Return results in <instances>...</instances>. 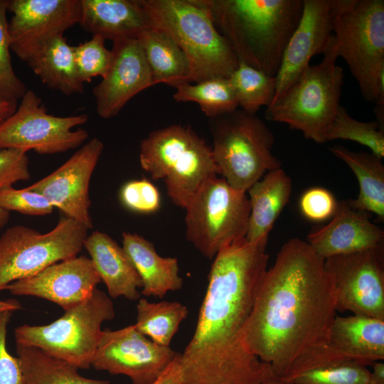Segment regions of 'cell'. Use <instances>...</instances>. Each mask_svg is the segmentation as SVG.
Masks as SVG:
<instances>
[{
  "mask_svg": "<svg viewBox=\"0 0 384 384\" xmlns=\"http://www.w3.org/2000/svg\"><path fill=\"white\" fill-rule=\"evenodd\" d=\"M336 312L324 260L306 241L291 238L262 279L242 331L244 346L290 382L325 363Z\"/></svg>",
  "mask_w": 384,
  "mask_h": 384,
  "instance_id": "6da1fadb",
  "label": "cell"
},
{
  "mask_svg": "<svg viewBox=\"0 0 384 384\" xmlns=\"http://www.w3.org/2000/svg\"><path fill=\"white\" fill-rule=\"evenodd\" d=\"M267 242L244 238L213 258L195 332L180 356L182 384H262L274 375L242 341L267 270Z\"/></svg>",
  "mask_w": 384,
  "mask_h": 384,
  "instance_id": "7a4b0ae2",
  "label": "cell"
},
{
  "mask_svg": "<svg viewBox=\"0 0 384 384\" xmlns=\"http://www.w3.org/2000/svg\"><path fill=\"white\" fill-rule=\"evenodd\" d=\"M238 61L276 77L304 0H200Z\"/></svg>",
  "mask_w": 384,
  "mask_h": 384,
  "instance_id": "3957f363",
  "label": "cell"
},
{
  "mask_svg": "<svg viewBox=\"0 0 384 384\" xmlns=\"http://www.w3.org/2000/svg\"><path fill=\"white\" fill-rule=\"evenodd\" d=\"M151 26L169 34L186 54L191 82L229 78L238 59L200 0H138Z\"/></svg>",
  "mask_w": 384,
  "mask_h": 384,
  "instance_id": "277c9868",
  "label": "cell"
},
{
  "mask_svg": "<svg viewBox=\"0 0 384 384\" xmlns=\"http://www.w3.org/2000/svg\"><path fill=\"white\" fill-rule=\"evenodd\" d=\"M334 35L321 62L309 65L289 87L267 107L265 118L284 123L318 144L326 142L327 132L340 107L343 70L336 64Z\"/></svg>",
  "mask_w": 384,
  "mask_h": 384,
  "instance_id": "5b68a950",
  "label": "cell"
},
{
  "mask_svg": "<svg viewBox=\"0 0 384 384\" xmlns=\"http://www.w3.org/2000/svg\"><path fill=\"white\" fill-rule=\"evenodd\" d=\"M139 162L153 179L164 180L173 203L183 208L208 178L219 175L211 147L179 124L156 129L144 139Z\"/></svg>",
  "mask_w": 384,
  "mask_h": 384,
  "instance_id": "8992f818",
  "label": "cell"
},
{
  "mask_svg": "<svg viewBox=\"0 0 384 384\" xmlns=\"http://www.w3.org/2000/svg\"><path fill=\"white\" fill-rule=\"evenodd\" d=\"M212 152L219 175L247 193L267 172L281 168L273 154L274 136L256 114L236 109L210 118Z\"/></svg>",
  "mask_w": 384,
  "mask_h": 384,
  "instance_id": "52a82bcc",
  "label": "cell"
},
{
  "mask_svg": "<svg viewBox=\"0 0 384 384\" xmlns=\"http://www.w3.org/2000/svg\"><path fill=\"white\" fill-rule=\"evenodd\" d=\"M43 326L24 324L14 331L16 343L37 347L78 368L87 369L97 349L102 324L115 316L111 299L95 289L92 295Z\"/></svg>",
  "mask_w": 384,
  "mask_h": 384,
  "instance_id": "ba28073f",
  "label": "cell"
},
{
  "mask_svg": "<svg viewBox=\"0 0 384 384\" xmlns=\"http://www.w3.org/2000/svg\"><path fill=\"white\" fill-rule=\"evenodd\" d=\"M218 176L208 178L184 208L186 238L208 259L245 238L250 214L246 193Z\"/></svg>",
  "mask_w": 384,
  "mask_h": 384,
  "instance_id": "9c48e42d",
  "label": "cell"
},
{
  "mask_svg": "<svg viewBox=\"0 0 384 384\" xmlns=\"http://www.w3.org/2000/svg\"><path fill=\"white\" fill-rule=\"evenodd\" d=\"M87 230L66 216L43 234L21 225L7 229L0 238V292L14 282L77 256L84 247Z\"/></svg>",
  "mask_w": 384,
  "mask_h": 384,
  "instance_id": "30bf717a",
  "label": "cell"
},
{
  "mask_svg": "<svg viewBox=\"0 0 384 384\" xmlns=\"http://www.w3.org/2000/svg\"><path fill=\"white\" fill-rule=\"evenodd\" d=\"M338 57L348 64L363 97L377 100V82L384 69V1L350 0L334 29Z\"/></svg>",
  "mask_w": 384,
  "mask_h": 384,
  "instance_id": "8fae6325",
  "label": "cell"
},
{
  "mask_svg": "<svg viewBox=\"0 0 384 384\" xmlns=\"http://www.w3.org/2000/svg\"><path fill=\"white\" fill-rule=\"evenodd\" d=\"M88 119L85 114L68 117L47 113L42 99L27 90L13 114L0 124V149H16L41 154L68 151L82 144L88 132L73 129Z\"/></svg>",
  "mask_w": 384,
  "mask_h": 384,
  "instance_id": "7c38bea8",
  "label": "cell"
},
{
  "mask_svg": "<svg viewBox=\"0 0 384 384\" xmlns=\"http://www.w3.org/2000/svg\"><path fill=\"white\" fill-rule=\"evenodd\" d=\"M337 311L384 320L383 247L324 260Z\"/></svg>",
  "mask_w": 384,
  "mask_h": 384,
  "instance_id": "4fadbf2b",
  "label": "cell"
},
{
  "mask_svg": "<svg viewBox=\"0 0 384 384\" xmlns=\"http://www.w3.org/2000/svg\"><path fill=\"white\" fill-rule=\"evenodd\" d=\"M178 353L154 343L132 324L102 330L91 366L127 375L132 384H152Z\"/></svg>",
  "mask_w": 384,
  "mask_h": 384,
  "instance_id": "5bb4252c",
  "label": "cell"
},
{
  "mask_svg": "<svg viewBox=\"0 0 384 384\" xmlns=\"http://www.w3.org/2000/svg\"><path fill=\"white\" fill-rule=\"evenodd\" d=\"M349 2L350 0H304L301 18L287 45L275 77L273 101L309 65L313 56L324 53L333 38L336 18Z\"/></svg>",
  "mask_w": 384,
  "mask_h": 384,
  "instance_id": "9a60e30c",
  "label": "cell"
},
{
  "mask_svg": "<svg viewBox=\"0 0 384 384\" xmlns=\"http://www.w3.org/2000/svg\"><path fill=\"white\" fill-rule=\"evenodd\" d=\"M103 148L99 139H91L56 170L27 188L44 196L66 217L92 228L89 186Z\"/></svg>",
  "mask_w": 384,
  "mask_h": 384,
  "instance_id": "2e32d148",
  "label": "cell"
},
{
  "mask_svg": "<svg viewBox=\"0 0 384 384\" xmlns=\"http://www.w3.org/2000/svg\"><path fill=\"white\" fill-rule=\"evenodd\" d=\"M11 50L26 60L40 43L78 23L80 0H8Z\"/></svg>",
  "mask_w": 384,
  "mask_h": 384,
  "instance_id": "e0dca14e",
  "label": "cell"
},
{
  "mask_svg": "<svg viewBox=\"0 0 384 384\" xmlns=\"http://www.w3.org/2000/svg\"><path fill=\"white\" fill-rule=\"evenodd\" d=\"M112 61L105 76L93 89L97 114L117 116L141 91L154 85L151 70L137 37L113 41Z\"/></svg>",
  "mask_w": 384,
  "mask_h": 384,
  "instance_id": "ac0fdd59",
  "label": "cell"
},
{
  "mask_svg": "<svg viewBox=\"0 0 384 384\" xmlns=\"http://www.w3.org/2000/svg\"><path fill=\"white\" fill-rule=\"evenodd\" d=\"M101 281L90 258L81 255L53 264L6 289L14 295L47 299L66 311L89 298Z\"/></svg>",
  "mask_w": 384,
  "mask_h": 384,
  "instance_id": "d6986e66",
  "label": "cell"
},
{
  "mask_svg": "<svg viewBox=\"0 0 384 384\" xmlns=\"http://www.w3.org/2000/svg\"><path fill=\"white\" fill-rule=\"evenodd\" d=\"M368 214L354 209L348 201H338L329 223L313 229L306 242L324 260L383 247L384 232Z\"/></svg>",
  "mask_w": 384,
  "mask_h": 384,
  "instance_id": "ffe728a7",
  "label": "cell"
},
{
  "mask_svg": "<svg viewBox=\"0 0 384 384\" xmlns=\"http://www.w3.org/2000/svg\"><path fill=\"white\" fill-rule=\"evenodd\" d=\"M383 359V319L357 314L336 315L330 329L324 365L347 360L367 366Z\"/></svg>",
  "mask_w": 384,
  "mask_h": 384,
  "instance_id": "44dd1931",
  "label": "cell"
},
{
  "mask_svg": "<svg viewBox=\"0 0 384 384\" xmlns=\"http://www.w3.org/2000/svg\"><path fill=\"white\" fill-rule=\"evenodd\" d=\"M78 24L90 33L112 41L137 37L151 23L138 0H80Z\"/></svg>",
  "mask_w": 384,
  "mask_h": 384,
  "instance_id": "7402d4cb",
  "label": "cell"
},
{
  "mask_svg": "<svg viewBox=\"0 0 384 384\" xmlns=\"http://www.w3.org/2000/svg\"><path fill=\"white\" fill-rule=\"evenodd\" d=\"M84 247L112 298L139 299L138 288L143 284L122 247L107 234L95 231L86 237Z\"/></svg>",
  "mask_w": 384,
  "mask_h": 384,
  "instance_id": "603a6c76",
  "label": "cell"
},
{
  "mask_svg": "<svg viewBox=\"0 0 384 384\" xmlns=\"http://www.w3.org/2000/svg\"><path fill=\"white\" fill-rule=\"evenodd\" d=\"M290 177L281 168L267 172L247 190L250 214L245 238L268 241L269 233L288 203L292 193Z\"/></svg>",
  "mask_w": 384,
  "mask_h": 384,
  "instance_id": "cb8c5ba5",
  "label": "cell"
},
{
  "mask_svg": "<svg viewBox=\"0 0 384 384\" xmlns=\"http://www.w3.org/2000/svg\"><path fill=\"white\" fill-rule=\"evenodd\" d=\"M122 247L142 279L144 296L161 299L169 291L182 288L176 257L160 256L151 242L137 233H122Z\"/></svg>",
  "mask_w": 384,
  "mask_h": 384,
  "instance_id": "d4e9b609",
  "label": "cell"
},
{
  "mask_svg": "<svg viewBox=\"0 0 384 384\" xmlns=\"http://www.w3.org/2000/svg\"><path fill=\"white\" fill-rule=\"evenodd\" d=\"M25 62L50 89L66 95L83 92L84 82L77 70L73 46L63 33L40 43Z\"/></svg>",
  "mask_w": 384,
  "mask_h": 384,
  "instance_id": "484cf974",
  "label": "cell"
},
{
  "mask_svg": "<svg viewBox=\"0 0 384 384\" xmlns=\"http://www.w3.org/2000/svg\"><path fill=\"white\" fill-rule=\"evenodd\" d=\"M329 151L342 160L354 173L359 184L356 198L348 200L356 210L376 215L380 223L384 221V166L381 159L371 152L355 151L335 145Z\"/></svg>",
  "mask_w": 384,
  "mask_h": 384,
  "instance_id": "4316f807",
  "label": "cell"
},
{
  "mask_svg": "<svg viewBox=\"0 0 384 384\" xmlns=\"http://www.w3.org/2000/svg\"><path fill=\"white\" fill-rule=\"evenodd\" d=\"M137 38L150 68L153 85L164 83L175 87L191 82L188 60L169 34L151 26L142 31Z\"/></svg>",
  "mask_w": 384,
  "mask_h": 384,
  "instance_id": "83f0119b",
  "label": "cell"
},
{
  "mask_svg": "<svg viewBox=\"0 0 384 384\" xmlns=\"http://www.w3.org/2000/svg\"><path fill=\"white\" fill-rule=\"evenodd\" d=\"M16 354L22 370V384H110L82 376L75 366L37 347L16 343Z\"/></svg>",
  "mask_w": 384,
  "mask_h": 384,
  "instance_id": "f1b7e54d",
  "label": "cell"
},
{
  "mask_svg": "<svg viewBox=\"0 0 384 384\" xmlns=\"http://www.w3.org/2000/svg\"><path fill=\"white\" fill-rule=\"evenodd\" d=\"M136 329L154 343L169 346L179 325L188 314L187 307L178 302L154 303L140 299L137 305Z\"/></svg>",
  "mask_w": 384,
  "mask_h": 384,
  "instance_id": "f546056e",
  "label": "cell"
},
{
  "mask_svg": "<svg viewBox=\"0 0 384 384\" xmlns=\"http://www.w3.org/2000/svg\"><path fill=\"white\" fill-rule=\"evenodd\" d=\"M177 102H195L208 117H215L238 108L228 78H214L195 85L183 82L175 87Z\"/></svg>",
  "mask_w": 384,
  "mask_h": 384,
  "instance_id": "4dcf8cb0",
  "label": "cell"
},
{
  "mask_svg": "<svg viewBox=\"0 0 384 384\" xmlns=\"http://www.w3.org/2000/svg\"><path fill=\"white\" fill-rule=\"evenodd\" d=\"M228 78L241 110L256 114L261 107L272 104L276 92L275 77L239 61Z\"/></svg>",
  "mask_w": 384,
  "mask_h": 384,
  "instance_id": "1f68e13d",
  "label": "cell"
},
{
  "mask_svg": "<svg viewBox=\"0 0 384 384\" xmlns=\"http://www.w3.org/2000/svg\"><path fill=\"white\" fill-rule=\"evenodd\" d=\"M335 139L357 142L368 147L378 158L384 157V129L376 120L355 119L341 105L326 134V142Z\"/></svg>",
  "mask_w": 384,
  "mask_h": 384,
  "instance_id": "d6a6232c",
  "label": "cell"
},
{
  "mask_svg": "<svg viewBox=\"0 0 384 384\" xmlns=\"http://www.w3.org/2000/svg\"><path fill=\"white\" fill-rule=\"evenodd\" d=\"M370 370L354 361H341L306 370L290 383L294 384H369Z\"/></svg>",
  "mask_w": 384,
  "mask_h": 384,
  "instance_id": "836d02e7",
  "label": "cell"
},
{
  "mask_svg": "<svg viewBox=\"0 0 384 384\" xmlns=\"http://www.w3.org/2000/svg\"><path fill=\"white\" fill-rule=\"evenodd\" d=\"M7 11L8 0H0V99L18 101L27 89L12 65Z\"/></svg>",
  "mask_w": 384,
  "mask_h": 384,
  "instance_id": "e575fe53",
  "label": "cell"
},
{
  "mask_svg": "<svg viewBox=\"0 0 384 384\" xmlns=\"http://www.w3.org/2000/svg\"><path fill=\"white\" fill-rule=\"evenodd\" d=\"M105 39L99 35L76 46H73L78 72L83 82H90L93 78H104L112 61V51L105 46Z\"/></svg>",
  "mask_w": 384,
  "mask_h": 384,
  "instance_id": "d590c367",
  "label": "cell"
},
{
  "mask_svg": "<svg viewBox=\"0 0 384 384\" xmlns=\"http://www.w3.org/2000/svg\"><path fill=\"white\" fill-rule=\"evenodd\" d=\"M119 200L128 210L143 214L154 213L161 206L159 190L146 178L125 183L119 191Z\"/></svg>",
  "mask_w": 384,
  "mask_h": 384,
  "instance_id": "8d00e7d4",
  "label": "cell"
},
{
  "mask_svg": "<svg viewBox=\"0 0 384 384\" xmlns=\"http://www.w3.org/2000/svg\"><path fill=\"white\" fill-rule=\"evenodd\" d=\"M0 207L7 211H16L28 215H45L53 212L54 207L38 192L27 187L16 189L13 186L0 191Z\"/></svg>",
  "mask_w": 384,
  "mask_h": 384,
  "instance_id": "74e56055",
  "label": "cell"
},
{
  "mask_svg": "<svg viewBox=\"0 0 384 384\" xmlns=\"http://www.w3.org/2000/svg\"><path fill=\"white\" fill-rule=\"evenodd\" d=\"M337 203L338 201L329 191L321 187H314L302 194L299 208L306 218L320 222L332 217Z\"/></svg>",
  "mask_w": 384,
  "mask_h": 384,
  "instance_id": "f35d334b",
  "label": "cell"
},
{
  "mask_svg": "<svg viewBox=\"0 0 384 384\" xmlns=\"http://www.w3.org/2000/svg\"><path fill=\"white\" fill-rule=\"evenodd\" d=\"M26 152L16 149H0V191L30 178Z\"/></svg>",
  "mask_w": 384,
  "mask_h": 384,
  "instance_id": "ab89813d",
  "label": "cell"
},
{
  "mask_svg": "<svg viewBox=\"0 0 384 384\" xmlns=\"http://www.w3.org/2000/svg\"><path fill=\"white\" fill-rule=\"evenodd\" d=\"M13 312H0V384H22L23 381L19 360L6 348L7 327Z\"/></svg>",
  "mask_w": 384,
  "mask_h": 384,
  "instance_id": "60d3db41",
  "label": "cell"
},
{
  "mask_svg": "<svg viewBox=\"0 0 384 384\" xmlns=\"http://www.w3.org/2000/svg\"><path fill=\"white\" fill-rule=\"evenodd\" d=\"M180 356L181 353L152 384H182Z\"/></svg>",
  "mask_w": 384,
  "mask_h": 384,
  "instance_id": "b9f144b4",
  "label": "cell"
},
{
  "mask_svg": "<svg viewBox=\"0 0 384 384\" xmlns=\"http://www.w3.org/2000/svg\"><path fill=\"white\" fill-rule=\"evenodd\" d=\"M18 101L0 99V124L14 113Z\"/></svg>",
  "mask_w": 384,
  "mask_h": 384,
  "instance_id": "7bdbcfd3",
  "label": "cell"
},
{
  "mask_svg": "<svg viewBox=\"0 0 384 384\" xmlns=\"http://www.w3.org/2000/svg\"><path fill=\"white\" fill-rule=\"evenodd\" d=\"M373 370L370 371L369 384H384V363L380 361L370 364Z\"/></svg>",
  "mask_w": 384,
  "mask_h": 384,
  "instance_id": "ee69618b",
  "label": "cell"
},
{
  "mask_svg": "<svg viewBox=\"0 0 384 384\" xmlns=\"http://www.w3.org/2000/svg\"><path fill=\"white\" fill-rule=\"evenodd\" d=\"M21 304L16 299L0 300V312L16 311L21 309Z\"/></svg>",
  "mask_w": 384,
  "mask_h": 384,
  "instance_id": "f6af8a7d",
  "label": "cell"
},
{
  "mask_svg": "<svg viewBox=\"0 0 384 384\" xmlns=\"http://www.w3.org/2000/svg\"><path fill=\"white\" fill-rule=\"evenodd\" d=\"M262 384H294V383L286 381L277 376L272 375L268 379H267L265 381H264Z\"/></svg>",
  "mask_w": 384,
  "mask_h": 384,
  "instance_id": "bcb514c9",
  "label": "cell"
},
{
  "mask_svg": "<svg viewBox=\"0 0 384 384\" xmlns=\"http://www.w3.org/2000/svg\"><path fill=\"white\" fill-rule=\"evenodd\" d=\"M9 216V211L0 207V230L8 223Z\"/></svg>",
  "mask_w": 384,
  "mask_h": 384,
  "instance_id": "7dc6e473",
  "label": "cell"
},
{
  "mask_svg": "<svg viewBox=\"0 0 384 384\" xmlns=\"http://www.w3.org/2000/svg\"><path fill=\"white\" fill-rule=\"evenodd\" d=\"M222 384H229V383H222Z\"/></svg>",
  "mask_w": 384,
  "mask_h": 384,
  "instance_id": "c3c4849f",
  "label": "cell"
}]
</instances>
